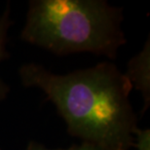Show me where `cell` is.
Listing matches in <instances>:
<instances>
[{
    "mask_svg": "<svg viewBox=\"0 0 150 150\" xmlns=\"http://www.w3.org/2000/svg\"><path fill=\"white\" fill-rule=\"evenodd\" d=\"M21 81L45 93L67 123L71 136L103 150H130L137 129L130 101L132 85L112 62L67 74L37 64L20 67Z\"/></svg>",
    "mask_w": 150,
    "mask_h": 150,
    "instance_id": "cell-1",
    "label": "cell"
},
{
    "mask_svg": "<svg viewBox=\"0 0 150 150\" xmlns=\"http://www.w3.org/2000/svg\"><path fill=\"white\" fill-rule=\"evenodd\" d=\"M121 9L101 0H33L21 38L57 55L116 58L126 43Z\"/></svg>",
    "mask_w": 150,
    "mask_h": 150,
    "instance_id": "cell-2",
    "label": "cell"
},
{
    "mask_svg": "<svg viewBox=\"0 0 150 150\" xmlns=\"http://www.w3.org/2000/svg\"><path fill=\"white\" fill-rule=\"evenodd\" d=\"M150 49L149 40L145 43L142 52L129 62L128 70L125 73L132 87L139 90L144 100V110L149 105L150 100Z\"/></svg>",
    "mask_w": 150,
    "mask_h": 150,
    "instance_id": "cell-3",
    "label": "cell"
},
{
    "mask_svg": "<svg viewBox=\"0 0 150 150\" xmlns=\"http://www.w3.org/2000/svg\"><path fill=\"white\" fill-rule=\"evenodd\" d=\"M11 25L12 22L10 20V10H9V7H7L0 16V62L8 57L6 46H7L8 41V31ZM8 93V85L0 78V100L6 98Z\"/></svg>",
    "mask_w": 150,
    "mask_h": 150,
    "instance_id": "cell-4",
    "label": "cell"
},
{
    "mask_svg": "<svg viewBox=\"0 0 150 150\" xmlns=\"http://www.w3.org/2000/svg\"><path fill=\"white\" fill-rule=\"evenodd\" d=\"M25 150H103L100 149L98 146L92 144L89 142H83L79 145H73L68 149H49L45 147L44 145H42L41 143L35 142H30L26 146Z\"/></svg>",
    "mask_w": 150,
    "mask_h": 150,
    "instance_id": "cell-5",
    "label": "cell"
},
{
    "mask_svg": "<svg viewBox=\"0 0 150 150\" xmlns=\"http://www.w3.org/2000/svg\"><path fill=\"white\" fill-rule=\"evenodd\" d=\"M137 150H150V131L140 130L137 128L134 132V145Z\"/></svg>",
    "mask_w": 150,
    "mask_h": 150,
    "instance_id": "cell-6",
    "label": "cell"
}]
</instances>
